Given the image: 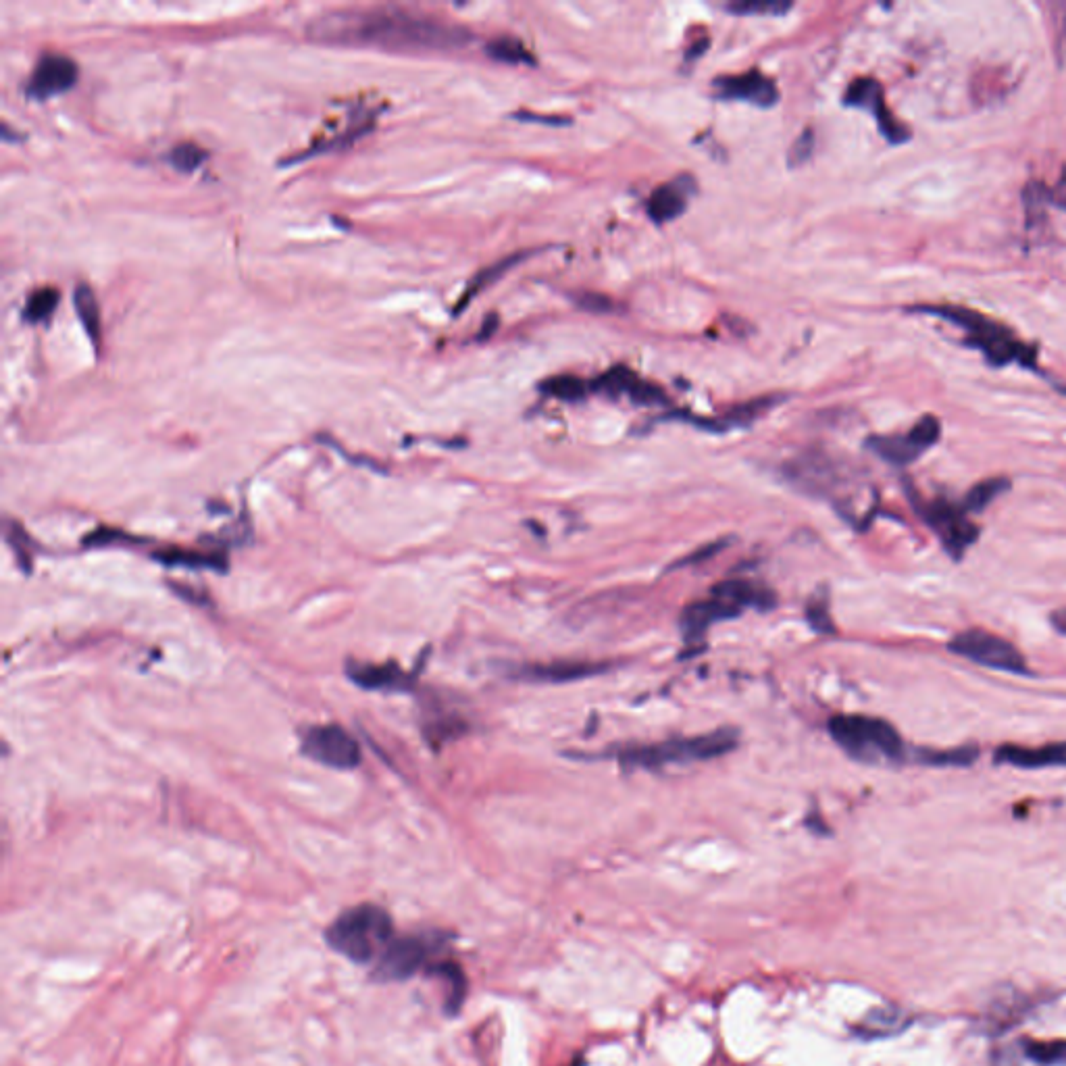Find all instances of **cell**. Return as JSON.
I'll return each mask as SVG.
<instances>
[{
    "mask_svg": "<svg viewBox=\"0 0 1066 1066\" xmlns=\"http://www.w3.org/2000/svg\"><path fill=\"white\" fill-rule=\"evenodd\" d=\"M311 36L323 42L375 44L386 48H454L469 42V32L434 19L406 13H332L313 23Z\"/></svg>",
    "mask_w": 1066,
    "mask_h": 1066,
    "instance_id": "cell-1",
    "label": "cell"
},
{
    "mask_svg": "<svg viewBox=\"0 0 1066 1066\" xmlns=\"http://www.w3.org/2000/svg\"><path fill=\"white\" fill-rule=\"evenodd\" d=\"M910 311L944 319L960 327L967 344L977 348L989 365L1006 367L1019 363L1027 369H1035V348L1025 344L1006 325L994 321L992 317L967 307H958V304H919V307H912Z\"/></svg>",
    "mask_w": 1066,
    "mask_h": 1066,
    "instance_id": "cell-2",
    "label": "cell"
},
{
    "mask_svg": "<svg viewBox=\"0 0 1066 1066\" xmlns=\"http://www.w3.org/2000/svg\"><path fill=\"white\" fill-rule=\"evenodd\" d=\"M394 923L382 906L359 904L329 925L325 939L334 952L350 958L352 962L367 964L379 960L392 944Z\"/></svg>",
    "mask_w": 1066,
    "mask_h": 1066,
    "instance_id": "cell-3",
    "label": "cell"
},
{
    "mask_svg": "<svg viewBox=\"0 0 1066 1066\" xmlns=\"http://www.w3.org/2000/svg\"><path fill=\"white\" fill-rule=\"evenodd\" d=\"M773 604L775 598L769 590L746 579H727L713 588L710 598L685 608L681 627L688 640H696L717 621L738 617L746 608H771Z\"/></svg>",
    "mask_w": 1066,
    "mask_h": 1066,
    "instance_id": "cell-4",
    "label": "cell"
},
{
    "mask_svg": "<svg viewBox=\"0 0 1066 1066\" xmlns=\"http://www.w3.org/2000/svg\"><path fill=\"white\" fill-rule=\"evenodd\" d=\"M829 733L842 750L865 763L890 760L898 763L904 758V742L900 733L883 719L865 715H837L829 721Z\"/></svg>",
    "mask_w": 1066,
    "mask_h": 1066,
    "instance_id": "cell-5",
    "label": "cell"
},
{
    "mask_svg": "<svg viewBox=\"0 0 1066 1066\" xmlns=\"http://www.w3.org/2000/svg\"><path fill=\"white\" fill-rule=\"evenodd\" d=\"M738 746V735L731 729H721L698 738L671 740L665 744L633 746L619 752V760L625 767L658 769L675 763H692V760H713Z\"/></svg>",
    "mask_w": 1066,
    "mask_h": 1066,
    "instance_id": "cell-6",
    "label": "cell"
},
{
    "mask_svg": "<svg viewBox=\"0 0 1066 1066\" xmlns=\"http://www.w3.org/2000/svg\"><path fill=\"white\" fill-rule=\"evenodd\" d=\"M950 650L962 658H967L971 663H977L981 667L994 669V671H1006L1012 675H1027V663L1019 648H1014L1008 640L989 633L985 629H967L954 636L950 642Z\"/></svg>",
    "mask_w": 1066,
    "mask_h": 1066,
    "instance_id": "cell-7",
    "label": "cell"
},
{
    "mask_svg": "<svg viewBox=\"0 0 1066 1066\" xmlns=\"http://www.w3.org/2000/svg\"><path fill=\"white\" fill-rule=\"evenodd\" d=\"M917 511L925 519V523L937 533V538L942 540L948 554L954 558H960L967 552L979 538V527L973 525L967 517V511L958 509L948 500H923L912 498Z\"/></svg>",
    "mask_w": 1066,
    "mask_h": 1066,
    "instance_id": "cell-8",
    "label": "cell"
},
{
    "mask_svg": "<svg viewBox=\"0 0 1066 1066\" xmlns=\"http://www.w3.org/2000/svg\"><path fill=\"white\" fill-rule=\"evenodd\" d=\"M942 436V423L935 415H925L915 427L904 436H875L869 438L867 446L881 456L883 461L904 467L915 463L931 446L937 444Z\"/></svg>",
    "mask_w": 1066,
    "mask_h": 1066,
    "instance_id": "cell-9",
    "label": "cell"
},
{
    "mask_svg": "<svg viewBox=\"0 0 1066 1066\" xmlns=\"http://www.w3.org/2000/svg\"><path fill=\"white\" fill-rule=\"evenodd\" d=\"M302 752L332 769H354L361 763V748L340 725L313 727L304 735Z\"/></svg>",
    "mask_w": 1066,
    "mask_h": 1066,
    "instance_id": "cell-10",
    "label": "cell"
},
{
    "mask_svg": "<svg viewBox=\"0 0 1066 1066\" xmlns=\"http://www.w3.org/2000/svg\"><path fill=\"white\" fill-rule=\"evenodd\" d=\"M844 105L871 111L877 119L881 134L892 144H902L910 140V132L892 115V111L887 109L881 84L877 80H871V78L854 80L844 94Z\"/></svg>",
    "mask_w": 1066,
    "mask_h": 1066,
    "instance_id": "cell-11",
    "label": "cell"
},
{
    "mask_svg": "<svg viewBox=\"0 0 1066 1066\" xmlns=\"http://www.w3.org/2000/svg\"><path fill=\"white\" fill-rule=\"evenodd\" d=\"M429 954H431V944L423 937L409 935V937L392 939V944L377 960L375 979L398 981V979L411 977L421 967H425Z\"/></svg>",
    "mask_w": 1066,
    "mask_h": 1066,
    "instance_id": "cell-12",
    "label": "cell"
},
{
    "mask_svg": "<svg viewBox=\"0 0 1066 1066\" xmlns=\"http://www.w3.org/2000/svg\"><path fill=\"white\" fill-rule=\"evenodd\" d=\"M78 75L80 71L73 59L57 53L44 55L36 65V71L28 86V94L36 100H46L50 96L63 94L78 82Z\"/></svg>",
    "mask_w": 1066,
    "mask_h": 1066,
    "instance_id": "cell-13",
    "label": "cell"
},
{
    "mask_svg": "<svg viewBox=\"0 0 1066 1066\" xmlns=\"http://www.w3.org/2000/svg\"><path fill=\"white\" fill-rule=\"evenodd\" d=\"M715 88L719 90L721 98L727 100H744V103H752L756 107H773L779 98L777 86L765 73L758 69H750L746 73L727 75V78H719L715 82Z\"/></svg>",
    "mask_w": 1066,
    "mask_h": 1066,
    "instance_id": "cell-14",
    "label": "cell"
},
{
    "mask_svg": "<svg viewBox=\"0 0 1066 1066\" xmlns=\"http://www.w3.org/2000/svg\"><path fill=\"white\" fill-rule=\"evenodd\" d=\"M996 763L1010 765L1017 769H1046V767H1066V742L1046 744V746H1014L1004 744L994 754Z\"/></svg>",
    "mask_w": 1066,
    "mask_h": 1066,
    "instance_id": "cell-15",
    "label": "cell"
},
{
    "mask_svg": "<svg viewBox=\"0 0 1066 1066\" xmlns=\"http://www.w3.org/2000/svg\"><path fill=\"white\" fill-rule=\"evenodd\" d=\"M692 190H694V182L690 180L685 184L683 180H677V182H669L661 188H656L646 202V211L650 219L654 223H669L681 217L685 209H688V196L692 194Z\"/></svg>",
    "mask_w": 1066,
    "mask_h": 1066,
    "instance_id": "cell-16",
    "label": "cell"
},
{
    "mask_svg": "<svg viewBox=\"0 0 1066 1066\" xmlns=\"http://www.w3.org/2000/svg\"><path fill=\"white\" fill-rule=\"evenodd\" d=\"M608 665H594V663H548V665H527L519 671L521 679L527 681H544V683H565L575 679L594 677L602 671H606Z\"/></svg>",
    "mask_w": 1066,
    "mask_h": 1066,
    "instance_id": "cell-17",
    "label": "cell"
},
{
    "mask_svg": "<svg viewBox=\"0 0 1066 1066\" xmlns=\"http://www.w3.org/2000/svg\"><path fill=\"white\" fill-rule=\"evenodd\" d=\"M350 677L367 690H402L409 688L411 683V677L396 665L352 667Z\"/></svg>",
    "mask_w": 1066,
    "mask_h": 1066,
    "instance_id": "cell-18",
    "label": "cell"
},
{
    "mask_svg": "<svg viewBox=\"0 0 1066 1066\" xmlns=\"http://www.w3.org/2000/svg\"><path fill=\"white\" fill-rule=\"evenodd\" d=\"M781 402V396H763V398H754L750 402H744V404H738L733 406V409H729L725 415H721L719 419L715 421H706L702 423L704 427L708 429H715V431H723V429H729V427H744L756 419L763 417L767 411H771L775 404Z\"/></svg>",
    "mask_w": 1066,
    "mask_h": 1066,
    "instance_id": "cell-19",
    "label": "cell"
},
{
    "mask_svg": "<svg viewBox=\"0 0 1066 1066\" xmlns=\"http://www.w3.org/2000/svg\"><path fill=\"white\" fill-rule=\"evenodd\" d=\"M73 304H75V311H78V317L86 329L88 338L98 344L100 340V309H98V300H96V294L94 290L88 286V284H80L78 288H75V294H73Z\"/></svg>",
    "mask_w": 1066,
    "mask_h": 1066,
    "instance_id": "cell-20",
    "label": "cell"
},
{
    "mask_svg": "<svg viewBox=\"0 0 1066 1066\" xmlns=\"http://www.w3.org/2000/svg\"><path fill=\"white\" fill-rule=\"evenodd\" d=\"M640 382H642V377L638 373H633L629 367L619 365V367H613L611 371H606L604 375H600L592 384V390L608 394V396H621V394L631 396Z\"/></svg>",
    "mask_w": 1066,
    "mask_h": 1066,
    "instance_id": "cell-21",
    "label": "cell"
},
{
    "mask_svg": "<svg viewBox=\"0 0 1066 1066\" xmlns=\"http://www.w3.org/2000/svg\"><path fill=\"white\" fill-rule=\"evenodd\" d=\"M1008 488H1010V479L1006 477H989V479L979 481L977 486L971 488L967 498H964V511H969V513L985 511L1000 494L1008 492Z\"/></svg>",
    "mask_w": 1066,
    "mask_h": 1066,
    "instance_id": "cell-22",
    "label": "cell"
},
{
    "mask_svg": "<svg viewBox=\"0 0 1066 1066\" xmlns=\"http://www.w3.org/2000/svg\"><path fill=\"white\" fill-rule=\"evenodd\" d=\"M486 53L500 61V63H509V65H521V63H527L531 65L533 63V57L529 55V50L525 48V44L513 36H500L496 40H492L488 46H486Z\"/></svg>",
    "mask_w": 1066,
    "mask_h": 1066,
    "instance_id": "cell-23",
    "label": "cell"
},
{
    "mask_svg": "<svg viewBox=\"0 0 1066 1066\" xmlns=\"http://www.w3.org/2000/svg\"><path fill=\"white\" fill-rule=\"evenodd\" d=\"M977 758H979L977 746H962V748H952V750H942V752L925 750L919 756L921 763L933 765V767H969L975 763Z\"/></svg>",
    "mask_w": 1066,
    "mask_h": 1066,
    "instance_id": "cell-24",
    "label": "cell"
},
{
    "mask_svg": "<svg viewBox=\"0 0 1066 1066\" xmlns=\"http://www.w3.org/2000/svg\"><path fill=\"white\" fill-rule=\"evenodd\" d=\"M540 390L565 402H577L588 394V384L575 375H556L546 379Z\"/></svg>",
    "mask_w": 1066,
    "mask_h": 1066,
    "instance_id": "cell-25",
    "label": "cell"
},
{
    "mask_svg": "<svg viewBox=\"0 0 1066 1066\" xmlns=\"http://www.w3.org/2000/svg\"><path fill=\"white\" fill-rule=\"evenodd\" d=\"M59 298H61V294H59L57 288H40V290H36L28 298V304H25L23 317L28 319L30 323L46 321L50 315L55 313Z\"/></svg>",
    "mask_w": 1066,
    "mask_h": 1066,
    "instance_id": "cell-26",
    "label": "cell"
},
{
    "mask_svg": "<svg viewBox=\"0 0 1066 1066\" xmlns=\"http://www.w3.org/2000/svg\"><path fill=\"white\" fill-rule=\"evenodd\" d=\"M207 159H209V152L202 146H198V144H192V142H184V144L173 146L171 155H169V163L177 171H184V173L196 171Z\"/></svg>",
    "mask_w": 1066,
    "mask_h": 1066,
    "instance_id": "cell-27",
    "label": "cell"
},
{
    "mask_svg": "<svg viewBox=\"0 0 1066 1066\" xmlns=\"http://www.w3.org/2000/svg\"><path fill=\"white\" fill-rule=\"evenodd\" d=\"M525 257H527V255H523V252H519V255H513V257H509V259H504V261H500V263H496V265H492V267H488V269L481 271V273L473 279V282H471V286H469V290L465 292V296L461 298V307H459V309L465 307V304L469 302V298H471L473 294H477L479 290H484L486 286L494 284L500 275H504L506 271H509V269L515 265V263H519V261L525 259Z\"/></svg>",
    "mask_w": 1066,
    "mask_h": 1066,
    "instance_id": "cell-28",
    "label": "cell"
},
{
    "mask_svg": "<svg viewBox=\"0 0 1066 1066\" xmlns=\"http://www.w3.org/2000/svg\"><path fill=\"white\" fill-rule=\"evenodd\" d=\"M727 9L738 15H783L792 9V3H781V0H738Z\"/></svg>",
    "mask_w": 1066,
    "mask_h": 1066,
    "instance_id": "cell-29",
    "label": "cell"
},
{
    "mask_svg": "<svg viewBox=\"0 0 1066 1066\" xmlns=\"http://www.w3.org/2000/svg\"><path fill=\"white\" fill-rule=\"evenodd\" d=\"M812 150H815V132L812 130H804L796 142L792 144L790 148V157H788V163L792 167H800L802 163H806L810 157H812Z\"/></svg>",
    "mask_w": 1066,
    "mask_h": 1066,
    "instance_id": "cell-30",
    "label": "cell"
},
{
    "mask_svg": "<svg viewBox=\"0 0 1066 1066\" xmlns=\"http://www.w3.org/2000/svg\"><path fill=\"white\" fill-rule=\"evenodd\" d=\"M575 302L581 309L592 311V313H611L615 309L613 298H608L604 294H596V292H581L575 296Z\"/></svg>",
    "mask_w": 1066,
    "mask_h": 1066,
    "instance_id": "cell-31",
    "label": "cell"
},
{
    "mask_svg": "<svg viewBox=\"0 0 1066 1066\" xmlns=\"http://www.w3.org/2000/svg\"><path fill=\"white\" fill-rule=\"evenodd\" d=\"M1031 1056H1035L1039 1062H1044V1064H1066V1044L1037 1048L1035 1052H1031Z\"/></svg>",
    "mask_w": 1066,
    "mask_h": 1066,
    "instance_id": "cell-32",
    "label": "cell"
},
{
    "mask_svg": "<svg viewBox=\"0 0 1066 1066\" xmlns=\"http://www.w3.org/2000/svg\"><path fill=\"white\" fill-rule=\"evenodd\" d=\"M721 548H723V544H713V546H704V548H702L700 552H696V554L688 556V561H683V563H679L677 567H683V565H690V563H700V561H706V558H710V556H713V554H717V552H719Z\"/></svg>",
    "mask_w": 1066,
    "mask_h": 1066,
    "instance_id": "cell-33",
    "label": "cell"
},
{
    "mask_svg": "<svg viewBox=\"0 0 1066 1066\" xmlns=\"http://www.w3.org/2000/svg\"><path fill=\"white\" fill-rule=\"evenodd\" d=\"M496 325H498V317H496V315H490V317L486 319V325H484V327H481V332H479V340H486V338H490V336L494 334V329H496Z\"/></svg>",
    "mask_w": 1066,
    "mask_h": 1066,
    "instance_id": "cell-34",
    "label": "cell"
},
{
    "mask_svg": "<svg viewBox=\"0 0 1066 1066\" xmlns=\"http://www.w3.org/2000/svg\"><path fill=\"white\" fill-rule=\"evenodd\" d=\"M1050 619H1052V625L1066 636V608H1060V611H1056Z\"/></svg>",
    "mask_w": 1066,
    "mask_h": 1066,
    "instance_id": "cell-35",
    "label": "cell"
},
{
    "mask_svg": "<svg viewBox=\"0 0 1066 1066\" xmlns=\"http://www.w3.org/2000/svg\"><path fill=\"white\" fill-rule=\"evenodd\" d=\"M1058 53L1062 59H1066V13L1062 17V25H1060V32H1058Z\"/></svg>",
    "mask_w": 1066,
    "mask_h": 1066,
    "instance_id": "cell-36",
    "label": "cell"
}]
</instances>
